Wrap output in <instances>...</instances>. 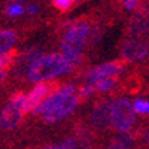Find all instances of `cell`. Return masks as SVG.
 I'll return each mask as SVG.
<instances>
[{
  "instance_id": "obj_1",
  "label": "cell",
  "mask_w": 149,
  "mask_h": 149,
  "mask_svg": "<svg viewBox=\"0 0 149 149\" xmlns=\"http://www.w3.org/2000/svg\"><path fill=\"white\" fill-rule=\"evenodd\" d=\"M81 63V57H66L63 54L39 55L27 70V78L31 82H42L60 74L69 73Z\"/></svg>"
},
{
  "instance_id": "obj_2",
  "label": "cell",
  "mask_w": 149,
  "mask_h": 149,
  "mask_svg": "<svg viewBox=\"0 0 149 149\" xmlns=\"http://www.w3.org/2000/svg\"><path fill=\"white\" fill-rule=\"evenodd\" d=\"M93 30L86 22H76L66 31L61 40V51L66 57H81L84 46L91 42Z\"/></svg>"
},
{
  "instance_id": "obj_3",
  "label": "cell",
  "mask_w": 149,
  "mask_h": 149,
  "mask_svg": "<svg viewBox=\"0 0 149 149\" xmlns=\"http://www.w3.org/2000/svg\"><path fill=\"white\" fill-rule=\"evenodd\" d=\"M134 110L133 104L127 98H118L110 103V125L119 133H128L134 125Z\"/></svg>"
},
{
  "instance_id": "obj_4",
  "label": "cell",
  "mask_w": 149,
  "mask_h": 149,
  "mask_svg": "<svg viewBox=\"0 0 149 149\" xmlns=\"http://www.w3.org/2000/svg\"><path fill=\"white\" fill-rule=\"evenodd\" d=\"M24 95L21 91L15 93L10 98V103L3 109L2 115H0V127L3 130H12L15 128L22 119V112H21V106H22V100Z\"/></svg>"
},
{
  "instance_id": "obj_5",
  "label": "cell",
  "mask_w": 149,
  "mask_h": 149,
  "mask_svg": "<svg viewBox=\"0 0 149 149\" xmlns=\"http://www.w3.org/2000/svg\"><path fill=\"white\" fill-rule=\"evenodd\" d=\"M124 67H125V61H122V60L110 61V63L98 66V67L93 69L88 74H86V85H93L100 79L115 76V74H118L119 72L124 70Z\"/></svg>"
},
{
  "instance_id": "obj_6",
  "label": "cell",
  "mask_w": 149,
  "mask_h": 149,
  "mask_svg": "<svg viewBox=\"0 0 149 149\" xmlns=\"http://www.w3.org/2000/svg\"><path fill=\"white\" fill-rule=\"evenodd\" d=\"M78 97L74 95V94H72V95H69V97H66L64 100H61L58 104H55V106H52L51 109H48L46 112H43V121L45 122H55V121H58V119H61V118H64L66 115H69L70 112H73V109L76 107V104H78Z\"/></svg>"
},
{
  "instance_id": "obj_7",
  "label": "cell",
  "mask_w": 149,
  "mask_h": 149,
  "mask_svg": "<svg viewBox=\"0 0 149 149\" xmlns=\"http://www.w3.org/2000/svg\"><path fill=\"white\" fill-rule=\"evenodd\" d=\"M52 86H54V84H45V82H39V84H37L34 88L31 90V93L24 97L22 106H21L22 115L27 113V112H33V109L39 104L49 93H51Z\"/></svg>"
},
{
  "instance_id": "obj_8",
  "label": "cell",
  "mask_w": 149,
  "mask_h": 149,
  "mask_svg": "<svg viewBox=\"0 0 149 149\" xmlns=\"http://www.w3.org/2000/svg\"><path fill=\"white\" fill-rule=\"evenodd\" d=\"M148 55V43L142 37H131L122 46V57L125 61H137Z\"/></svg>"
},
{
  "instance_id": "obj_9",
  "label": "cell",
  "mask_w": 149,
  "mask_h": 149,
  "mask_svg": "<svg viewBox=\"0 0 149 149\" xmlns=\"http://www.w3.org/2000/svg\"><path fill=\"white\" fill-rule=\"evenodd\" d=\"M91 124L97 130H106L107 127H110V102L102 100L94 106Z\"/></svg>"
},
{
  "instance_id": "obj_10",
  "label": "cell",
  "mask_w": 149,
  "mask_h": 149,
  "mask_svg": "<svg viewBox=\"0 0 149 149\" xmlns=\"http://www.w3.org/2000/svg\"><path fill=\"white\" fill-rule=\"evenodd\" d=\"M72 94H74V86L73 85H66L64 88L55 91L52 95H49L48 98H43V100L33 109V112H34L36 115H42L43 112H46L48 109H51L52 106L58 104L61 100H64L66 97H69Z\"/></svg>"
},
{
  "instance_id": "obj_11",
  "label": "cell",
  "mask_w": 149,
  "mask_h": 149,
  "mask_svg": "<svg viewBox=\"0 0 149 149\" xmlns=\"http://www.w3.org/2000/svg\"><path fill=\"white\" fill-rule=\"evenodd\" d=\"M39 55H40V51H37V49H31V51H29L27 54H24V55L19 58L18 64L15 66V67H17V69H15L17 74H24V73H27L30 64H31Z\"/></svg>"
},
{
  "instance_id": "obj_12",
  "label": "cell",
  "mask_w": 149,
  "mask_h": 149,
  "mask_svg": "<svg viewBox=\"0 0 149 149\" xmlns=\"http://www.w3.org/2000/svg\"><path fill=\"white\" fill-rule=\"evenodd\" d=\"M15 42V33L12 30H3L0 33V55L3 52H8L10 46Z\"/></svg>"
},
{
  "instance_id": "obj_13",
  "label": "cell",
  "mask_w": 149,
  "mask_h": 149,
  "mask_svg": "<svg viewBox=\"0 0 149 149\" xmlns=\"http://www.w3.org/2000/svg\"><path fill=\"white\" fill-rule=\"evenodd\" d=\"M148 22L145 18H134L130 24V33L133 37H142V34H146Z\"/></svg>"
},
{
  "instance_id": "obj_14",
  "label": "cell",
  "mask_w": 149,
  "mask_h": 149,
  "mask_svg": "<svg viewBox=\"0 0 149 149\" xmlns=\"http://www.w3.org/2000/svg\"><path fill=\"white\" fill-rule=\"evenodd\" d=\"M115 84H116L115 79L106 78V79H100V81H97L95 84H93V88L97 90V91H100V93H107V91H110L112 88H113Z\"/></svg>"
},
{
  "instance_id": "obj_15",
  "label": "cell",
  "mask_w": 149,
  "mask_h": 149,
  "mask_svg": "<svg viewBox=\"0 0 149 149\" xmlns=\"http://www.w3.org/2000/svg\"><path fill=\"white\" fill-rule=\"evenodd\" d=\"M133 110L136 112V113H139V115H148L149 104H148L146 100H142V98H139V100H136V103L133 104Z\"/></svg>"
},
{
  "instance_id": "obj_16",
  "label": "cell",
  "mask_w": 149,
  "mask_h": 149,
  "mask_svg": "<svg viewBox=\"0 0 149 149\" xmlns=\"http://www.w3.org/2000/svg\"><path fill=\"white\" fill-rule=\"evenodd\" d=\"M73 3V0H54V6L60 10H67Z\"/></svg>"
},
{
  "instance_id": "obj_17",
  "label": "cell",
  "mask_w": 149,
  "mask_h": 149,
  "mask_svg": "<svg viewBox=\"0 0 149 149\" xmlns=\"http://www.w3.org/2000/svg\"><path fill=\"white\" fill-rule=\"evenodd\" d=\"M94 93V88L93 85H85L84 88L79 90V95H78V100H81V98H86L88 95H91Z\"/></svg>"
},
{
  "instance_id": "obj_18",
  "label": "cell",
  "mask_w": 149,
  "mask_h": 149,
  "mask_svg": "<svg viewBox=\"0 0 149 149\" xmlns=\"http://www.w3.org/2000/svg\"><path fill=\"white\" fill-rule=\"evenodd\" d=\"M24 12V8L21 6V5H10L9 6V9H8V14L9 15H12V17H17V15H21Z\"/></svg>"
},
{
  "instance_id": "obj_19",
  "label": "cell",
  "mask_w": 149,
  "mask_h": 149,
  "mask_svg": "<svg viewBox=\"0 0 149 149\" xmlns=\"http://www.w3.org/2000/svg\"><path fill=\"white\" fill-rule=\"evenodd\" d=\"M139 2L140 0H125V2H124V6H125L127 9H133Z\"/></svg>"
},
{
  "instance_id": "obj_20",
  "label": "cell",
  "mask_w": 149,
  "mask_h": 149,
  "mask_svg": "<svg viewBox=\"0 0 149 149\" xmlns=\"http://www.w3.org/2000/svg\"><path fill=\"white\" fill-rule=\"evenodd\" d=\"M107 149H125V148H122L121 145H118V143H115V142H112V145H110Z\"/></svg>"
},
{
  "instance_id": "obj_21",
  "label": "cell",
  "mask_w": 149,
  "mask_h": 149,
  "mask_svg": "<svg viewBox=\"0 0 149 149\" xmlns=\"http://www.w3.org/2000/svg\"><path fill=\"white\" fill-rule=\"evenodd\" d=\"M40 149H63V148H61V146H43Z\"/></svg>"
},
{
  "instance_id": "obj_22",
  "label": "cell",
  "mask_w": 149,
  "mask_h": 149,
  "mask_svg": "<svg viewBox=\"0 0 149 149\" xmlns=\"http://www.w3.org/2000/svg\"><path fill=\"white\" fill-rule=\"evenodd\" d=\"M3 78H5V72H0V82L3 81Z\"/></svg>"
},
{
  "instance_id": "obj_23",
  "label": "cell",
  "mask_w": 149,
  "mask_h": 149,
  "mask_svg": "<svg viewBox=\"0 0 149 149\" xmlns=\"http://www.w3.org/2000/svg\"><path fill=\"white\" fill-rule=\"evenodd\" d=\"M30 12H31V14H33V12H36V8L34 6H30V9H29Z\"/></svg>"
},
{
  "instance_id": "obj_24",
  "label": "cell",
  "mask_w": 149,
  "mask_h": 149,
  "mask_svg": "<svg viewBox=\"0 0 149 149\" xmlns=\"http://www.w3.org/2000/svg\"><path fill=\"white\" fill-rule=\"evenodd\" d=\"M3 67V60H2V55H0V69Z\"/></svg>"
}]
</instances>
